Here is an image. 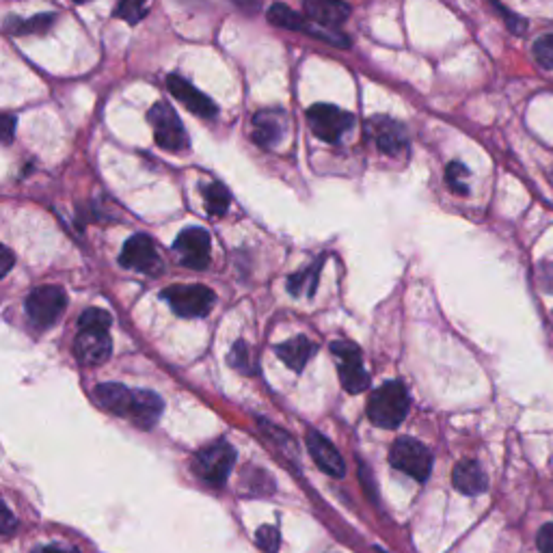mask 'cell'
I'll return each mask as SVG.
<instances>
[{
    "label": "cell",
    "mask_w": 553,
    "mask_h": 553,
    "mask_svg": "<svg viewBox=\"0 0 553 553\" xmlns=\"http://www.w3.org/2000/svg\"><path fill=\"white\" fill-rule=\"evenodd\" d=\"M167 87L171 96L178 100L180 104H184V109L191 111L193 115L201 117V119H214L219 115L217 104H214L206 93H201L197 87H193L188 80H184L178 74L167 76Z\"/></svg>",
    "instance_id": "cell-14"
},
{
    "label": "cell",
    "mask_w": 553,
    "mask_h": 553,
    "mask_svg": "<svg viewBox=\"0 0 553 553\" xmlns=\"http://www.w3.org/2000/svg\"><path fill=\"white\" fill-rule=\"evenodd\" d=\"M119 264L145 275H158L163 271V260H160L154 240L145 234H137L126 240L119 255Z\"/></svg>",
    "instance_id": "cell-11"
},
{
    "label": "cell",
    "mask_w": 553,
    "mask_h": 553,
    "mask_svg": "<svg viewBox=\"0 0 553 553\" xmlns=\"http://www.w3.org/2000/svg\"><path fill=\"white\" fill-rule=\"evenodd\" d=\"M0 528H3L5 536H9L13 530L18 528V521L11 517V510L7 506H3V521H0Z\"/></svg>",
    "instance_id": "cell-33"
},
{
    "label": "cell",
    "mask_w": 553,
    "mask_h": 553,
    "mask_svg": "<svg viewBox=\"0 0 553 553\" xmlns=\"http://www.w3.org/2000/svg\"><path fill=\"white\" fill-rule=\"evenodd\" d=\"M307 448L309 452H312L316 465L325 471V474H329L331 478H344L346 476V463L342 454L337 452L335 445L325 437L320 435L318 430H307Z\"/></svg>",
    "instance_id": "cell-16"
},
{
    "label": "cell",
    "mask_w": 553,
    "mask_h": 553,
    "mask_svg": "<svg viewBox=\"0 0 553 553\" xmlns=\"http://www.w3.org/2000/svg\"><path fill=\"white\" fill-rule=\"evenodd\" d=\"M307 121L309 130L325 143H337L355 126V117L342 109H337L333 104H314L312 109L307 111Z\"/></svg>",
    "instance_id": "cell-9"
},
{
    "label": "cell",
    "mask_w": 553,
    "mask_h": 553,
    "mask_svg": "<svg viewBox=\"0 0 553 553\" xmlns=\"http://www.w3.org/2000/svg\"><path fill=\"white\" fill-rule=\"evenodd\" d=\"M109 327H111V314L98 307L87 309V312H83L78 318V329H109Z\"/></svg>",
    "instance_id": "cell-28"
},
{
    "label": "cell",
    "mask_w": 553,
    "mask_h": 553,
    "mask_svg": "<svg viewBox=\"0 0 553 553\" xmlns=\"http://www.w3.org/2000/svg\"><path fill=\"white\" fill-rule=\"evenodd\" d=\"M229 366L240 370V372H245V374H253L255 370H258V363L253 361V355H251V350L245 342H236L234 348H232V353H229Z\"/></svg>",
    "instance_id": "cell-26"
},
{
    "label": "cell",
    "mask_w": 553,
    "mask_h": 553,
    "mask_svg": "<svg viewBox=\"0 0 553 553\" xmlns=\"http://www.w3.org/2000/svg\"><path fill=\"white\" fill-rule=\"evenodd\" d=\"M368 134L376 143V147L387 156H398L409 145V134L402 121H396L391 117L376 115L368 121Z\"/></svg>",
    "instance_id": "cell-12"
},
{
    "label": "cell",
    "mask_w": 553,
    "mask_h": 553,
    "mask_svg": "<svg viewBox=\"0 0 553 553\" xmlns=\"http://www.w3.org/2000/svg\"><path fill=\"white\" fill-rule=\"evenodd\" d=\"M333 355L337 359V372H340V383L348 394H363L370 387V374L366 372L361 359V350L353 342H333Z\"/></svg>",
    "instance_id": "cell-5"
},
{
    "label": "cell",
    "mask_w": 553,
    "mask_h": 553,
    "mask_svg": "<svg viewBox=\"0 0 553 553\" xmlns=\"http://www.w3.org/2000/svg\"><path fill=\"white\" fill-rule=\"evenodd\" d=\"M11 264H13V255H11V251H9V249H3V275L9 273Z\"/></svg>",
    "instance_id": "cell-35"
},
{
    "label": "cell",
    "mask_w": 553,
    "mask_h": 553,
    "mask_svg": "<svg viewBox=\"0 0 553 553\" xmlns=\"http://www.w3.org/2000/svg\"><path fill=\"white\" fill-rule=\"evenodd\" d=\"M288 117L281 109H264L253 117V141L264 150H273L286 137Z\"/></svg>",
    "instance_id": "cell-15"
},
{
    "label": "cell",
    "mask_w": 553,
    "mask_h": 553,
    "mask_svg": "<svg viewBox=\"0 0 553 553\" xmlns=\"http://www.w3.org/2000/svg\"><path fill=\"white\" fill-rule=\"evenodd\" d=\"M163 299L169 303L173 314L182 318H201L210 312L214 301H217V294L206 286H199V283H191V286L182 283V286L165 290Z\"/></svg>",
    "instance_id": "cell-6"
},
{
    "label": "cell",
    "mask_w": 553,
    "mask_h": 553,
    "mask_svg": "<svg viewBox=\"0 0 553 553\" xmlns=\"http://www.w3.org/2000/svg\"><path fill=\"white\" fill-rule=\"evenodd\" d=\"M532 52H534L536 63L541 65L543 70H553V33L538 37Z\"/></svg>",
    "instance_id": "cell-29"
},
{
    "label": "cell",
    "mask_w": 553,
    "mask_h": 553,
    "mask_svg": "<svg viewBox=\"0 0 553 553\" xmlns=\"http://www.w3.org/2000/svg\"><path fill=\"white\" fill-rule=\"evenodd\" d=\"M266 18L273 26H279V29L307 33L309 37L322 39V42H327V44L337 46V48H348L350 46V39L346 35H342L340 31H331V29H325V26H320L316 22H307L309 18H303V16H299V13H294L288 5L275 3L271 9H268Z\"/></svg>",
    "instance_id": "cell-4"
},
{
    "label": "cell",
    "mask_w": 553,
    "mask_h": 553,
    "mask_svg": "<svg viewBox=\"0 0 553 553\" xmlns=\"http://www.w3.org/2000/svg\"><path fill=\"white\" fill-rule=\"evenodd\" d=\"M150 3L152 0H119L115 16L128 24H139L150 11Z\"/></svg>",
    "instance_id": "cell-25"
},
{
    "label": "cell",
    "mask_w": 553,
    "mask_h": 553,
    "mask_svg": "<svg viewBox=\"0 0 553 553\" xmlns=\"http://www.w3.org/2000/svg\"><path fill=\"white\" fill-rule=\"evenodd\" d=\"M303 7L309 20L331 31H340L350 16V7L344 0H303Z\"/></svg>",
    "instance_id": "cell-17"
},
{
    "label": "cell",
    "mask_w": 553,
    "mask_h": 553,
    "mask_svg": "<svg viewBox=\"0 0 553 553\" xmlns=\"http://www.w3.org/2000/svg\"><path fill=\"white\" fill-rule=\"evenodd\" d=\"M469 178V169L463 163H450L448 169H445V182H448L450 191L456 195H467L469 186L467 180Z\"/></svg>",
    "instance_id": "cell-27"
},
{
    "label": "cell",
    "mask_w": 553,
    "mask_h": 553,
    "mask_svg": "<svg viewBox=\"0 0 553 553\" xmlns=\"http://www.w3.org/2000/svg\"><path fill=\"white\" fill-rule=\"evenodd\" d=\"M210 249L212 240L204 227H188L173 242V251L178 253L180 262L186 268H193V271H206V268H210Z\"/></svg>",
    "instance_id": "cell-10"
},
{
    "label": "cell",
    "mask_w": 553,
    "mask_h": 553,
    "mask_svg": "<svg viewBox=\"0 0 553 553\" xmlns=\"http://www.w3.org/2000/svg\"><path fill=\"white\" fill-rule=\"evenodd\" d=\"M255 538H258V545L266 553H277L279 551V530L275 528V525H262V528L258 530V534H255Z\"/></svg>",
    "instance_id": "cell-30"
},
{
    "label": "cell",
    "mask_w": 553,
    "mask_h": 553,
    "mask_svg": "<svg viewBox=\"0 0 553 553\" xmlns=\"http://www.w3.org/2000/svg\"><path fill=\"white\" fill-rule=\"evenodd\" d=\"M57 16L55 13H42V16H35L29 20L22 18H11L7 20V31L11 35H33V33H46L52 24H55Z\"/></svg>",
    "instance_id": "cell-22"
},
{
    "label": "cell",
    "mask_w": 553,
    "mask_h": 553,
    "mask_svg": "<svg viewBox=\"0 0 553 553\" xmlns=\"http://www.w3.org/2000/svg\"><path fill=\"white\" fill-rule=\"evenodd\" d=\"M389 463L402 474L411 476L417 482H426L430 471H433V454L428 452L424 443L411 437H400L394 445H391L389 452Z\"/></svg>",
    "instance_id": "cell-3"
},
{
    "label": "cell",
    "mask_w": 553,
    "mask_h": 553,
    "mask_svg": "<svg viewBox=\"0 0 553 553\" xmlns=\"http://www.w3.org/2000/svg\"><path fill=\"white\" fill-rule=\"evenodd\" d=\"M452 482L456 491H461L463 495H469V497L480 495L489 487L487 474H484L482 467L476 461L458 463L452 471Z\"/></svg>",
    "instance_id": "cell-19"
},
{
    "label": "cell",
    "mask_w": 553,
    "mask_h": 553,
    "mask_svg": "<svg viewBox=\"0 0 553 553\" xmlns=\"http://www.w3.org/2000/svg\"><path fill=\"white\" fill-rule=\"evenodd\" d=\"M67 307V294L59 286H39L26 299V314L39 329L55 325Z\"/></svg>",
    "instance_id": "cell-8"
},
{
    "label": "cell",
    "mask_w": 553,
    "mask_h": 553,
    "mask_svg": "<svg viewBox=\"0 0 553 553\" xmlns=\"http://www.w3.org/2000/svg\"><path fill=\"white\" fill-rule=\"evenodd\" d=\"M201 193H204V204L210 217H223V214L229 210V201H232V197H229V191L223 184L212 182L204 186V191Z\"/></svg>",
    "instance_id": "cell-24"
},
{
    "label": "cell",
    "mask_w": 553,
    "mask_h": 553,
    "mask_svg": "<svg viewBox=\"0 0 553 553\" xmlns=\"http://www.w3.org/2000/svg\"><path fill=\"white\" fill-rule=\"evenodd\" d=\"M234 465H236V450L234 445L225 439L208 445V448L201 450L195 458L197 474L208 484H214V487L225 484L227 476L232 474Z\"/></svg>",
    "instance_id": "cell-7"
},
{
    "label": "cell",
    "mask_w": 553,
    "mask_h": 553,
    "mask_svg": "<svg viewBox=\"0 0 553 553\" xmlns=\"http://www.w3.org/2000/svg\"><path fill=\"white\" fill-rule=\"evenodd\" d=\"M318 346L312 344L307 340L305 335H299V337H294V340L290 342H283L275 348V353L277 357L286 363V366L294 372H303V368L307 366V361L312 359V355L316 353Z\"/></svg>",
    "instance_id": "cell-21"
},
{
    "label": "cell",
    "mask_w": 553,
    "mask_h": 553,
    "mask_svg": "<svg viewBox=\"0 0 553 553\" xmlns=\"http://www.w3.org/2000/svg\"><path fill=\"white\" fill-rule=\"evenodd\" d=\"M322 260L325 258H320L314 266H309L305 268L303 273H296L288 279V290L290 294L294 296H314L316 294V286H318V277H320V266H322Z\"/></svg>",
    "instance_id": "cell-23"
},
{
    "label": "cell",
    "mask_w": 553,
    "mask_h": 553,
    "mask_svg": "<svg viewBox=\"0 0 553 553\" xmlns=\"http://www.w3.org/2000/svg\"><path fill=\"white\" fill-rule=\"evenodd\" d=\"M74 3H78V5H83V3H87V0H74Z\"/></svg>",
    "instance_id": "cell-37"
},
{
    "label": "cell",
    "mask_w": 553,
    "mask_h": 553,
    "mask_svg": "<svg viewBox=\"0 0 553 553\" xmlns=\"http://www.w3.org/2000/svg\"><path fill=\"white\" fill-rule=\"evenodd\" d=\"M96 400L106 411L128 417L134 404V391L119 383H104L96 387Z\"/></svg>",
    "instance_id": "cell-20"
},
{
    "label": "cell",
    "mask_w": 553,
    "mask_h": 553,
    "mask_svg": "<svg viewBox=\"0 0 553 553\" xmlns=\"http://www.w3.org/2000/svg\"><path fill=\"white\" fill-rule=\"evenodd\" d=\"M147 121H150L154 141L165 152H184L188 150V134L186 128L180 121L178 113H175L167 102L154 104L150 113H147Z\"/></svg>",
    "instance_id": "cell-2"
},
{
    "label": "cell",
    "mask_w": 553,
    "mask_h": 553,
    "mask_svg": "<svg viewBox=\"0 0 553 553\" xmlns=\"http://www.w3.org/2000/svg\"><path fill=\"white\" fill-rule=\"evenodd\" d=\"M74 353L85 366H100V363L109 361L113 353L109 329H80L74 342Z\"/></svg>",
    "instance_id": "cell-13"
},
{
    "label": "cell",
    "mask_w": 553,
    "mask_h": 553,
    "mask_svg": "<svg viewBox=\"0 0 553 553\" xmlns=\"http://www.w3.org/2000/svg\"><path fill=\"white\" fill-rule=\"evenodd\" d=\"M31 553H80L76 547H63V545H44V547H37L35 551Z\"/></svg>",
    "instance_id": "cell-34"
},
{
    "label": "cell",
    "mask_w": 553,
    "mask_h": 553,
    "mask_svg": "<svg viewBox=\"0 0 553 553\" xmlns=\"http://www.w3.org/2000/svg\"><path fill=\"white\" fill-rule=\"evenodd\" d=\"M0 139H3L5 145H9L13 141V132H16V119L11 115H3V121H0Z\"/></svg>",
    "instance_id": "cell-32"
},
{
    "label": "cell",
    "mask_w": 553,
    "mask_h": 553,
    "mask_svg": "<svg viewBox=\"0 0 553 553\" xmlns=\"http://www.w3.org/2000/svg\"><path fill=\"white\" fill-rule=\"evenodd\" d=\"M536 545L541 553H553V523L541 528V532L536 536Z\"/></svg>",
    "instance_id": "cell-31"
},
{
    "label": "cell",
    "mask_w": 553,
    "mask_h": 553,
    "mask_svg": "<svg viewBox=\"0 0 553 553\" xmlns=\"http://www.w3.org/2000/svg\"><path fill=\"white\" fill-rule=\"evenodd\" d=\"M409 415V394L400 381H389L372 391L368 400V417L379 428H398Z\"/></svg>",
    "instance_id": "cell-1"
},
{
    "label": "cell",
    "mask_w": 553,
    "mask_h": 553,
    "mask_svg": "<svg viewBox=\"0 0 553 553\" xmlns=\"http://www.w3.org/2000/svg\"><path fill=\"white\" fill-rule=\"evenodd\" d=\"M163 415V398L152 391H134V404L128 420L143 430L152 428Z\"/></svg>",
    "instance_id": "cell-18"
},
{
    "label": "cell",
    "mask_w": 553,
    "mask_h": 553,
    "mask_svg": "<svg viewBox=\"0 0 553 553\" xmlns=\"http://www.w3.org/2000/svg\"><path fill=\"white\" fill-rule=\"evenodd\" d=\"M234 3L240 5V7H251L255 3V0H234Z\"/></svg>",
    "instance_id": "cell-36"
}]
</instances>
